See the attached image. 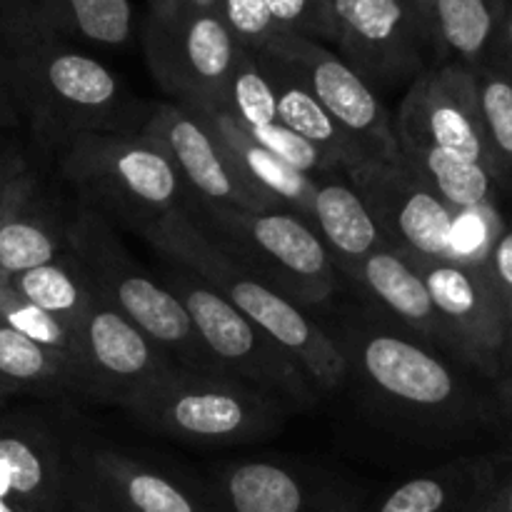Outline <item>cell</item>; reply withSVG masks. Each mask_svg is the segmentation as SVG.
<instances>
[{"instance_id": "obj_1", "label": "cell", "mask_w": 512, "mask_h": 512, "mask_svg": "<svg viewBox=\"0 0 512 512\" xmlns=\"http://www.w3.org/2000/svg\"><path fill=\"white\" fill-rule=\"evenodd\" d=\"M323 325L343 350L345 388L390 433L450 445L503 428L498 390H485V378L365 303L338 310Z\"/></svg>"}, {"instance_id": "obj_2", "label": "cell", "mask_w": 512, "mask_h": 512, "mask_svg": "<svg viewBox=\"0 0 512 512\" xmlns=\"http://www.w3.org/2000/svg\"><path fill=\"white\" fill-rule=\"evenodd\" d=\"M20 123L43 163L90 133H140L153 103L130 95L118 73L58 35L0 43Z\"/></svg>"}, {"instance_id": "obj_3", "label": "cell", "mask_w": 512, "mask_h": 512, "mask_svg": "<svg viewBox=\"0 0 512 512\" xmlns=\"http://www.w3.org/2000/svg\"><path fill=\"white\" fill-rule=\"evenodd\" d=\"M143 238L168 263L198 275L235 310L268 333L298 363L320 398L338 393L348 385L343 350L325 325L215 245L208 233L190 218L185 205L160 220Z\"/></svg>"}, {"instance_id": "obj_4", "label": "cell", "mask_w": 512, "mask_h": 512, "mask_svg": "<svg viewBox=\"0 0 512 512\" xmlns=\"http://www.w3.org/2000/svg\"><path fill=\"white\" fill-rule=\"evenodd\" d=\"M68 253L83 268L98 298L160 345L175 363L195 373L233 378L208 353L185 305L165 288L158 275L133 258L110 220L75 203Z\"/></svg>"}, {"instance_id": "obj_5", "label": "cell", "mask_w": 512, "mask_h": 512, "mask_svg": "<svg viewBox=\"0 0 512 512\" xmlns=\"http://www.w3.org/2000/svg\"><path fill=\"white\" fill-rule=\"evenodd\" d=\"M75 203L143 238L188 203V190L163 150L140 133H90L53 160Z\"/></svg>"}, {"instance_id": "obj_6", "label": "cell", "mask_w": 512, "mask_h": 512, "mask_svg": "<svg viewBox=\"0 0 512 512\" xmlns=\"http://www.w3.org/2000/svg\"><path fill=\"white\" fill-rule=\"evenodd\" d=\"M125 413L150 433L210 448L260 443L293 418L280 400L243 380L195 373L183 365L140 393Z\"/></svg>"}, {"instance_id": "obj_7", "label": "cell", "mask_w": 512, "mask_h": 512, "mask_svg": "<svg viewBox=\"0 0 512 512\" xmlns=\"http://www.w3.org/2000/svg\"><path fill=\"white\" fill-rule=\"evenodd\" d=\"M185 208L215 245L308 313L338 298L343 280L323 240L295 210L220 208L195 200Z\"/></svg>"}, {"instance_id": "obj_8", "label": "cell", "mask_w": 512, "mask_h": 512, "mask_svg": "<svg viewBox=\"0 0 512 512\" xmlns=\"http://www.w3.org/2000/svg\"><path fill=\"white\" fill-rule=\"evenodd\" d=\"M160 280L185 305L208 353L233 378L280 400L293 415L318 408V390L298 363L223 295L178 265L165 270Z\"/></svg>"}, {"instance_id": "obj_9", "label": "cell", "mask_w": 512, "mask_h": 512, "mask_svg": "<svg viewBox=\"0 0 512 512\" xmlns=\"http://www.w3.org/2000/svg\"><path fill=\"white\" fill-rule=\"evenodd\" d=\"M143 48L150 75L173 103L220 108L238 45L215 0L150 10Z\"/></svg>"}, {"instance_id": "obj_10", "label": "cell", "mask_w": 512, "mask_h": 512, "mask_svg": "<svg viewBox=\"0 0 512 512\" xmlns=\"http://www.w3.org/2000/svg\"><path fill=\"white\" fill-rule=\"evenodd\" d=\"M73 505L100 512H225L208 478L75 438L70 443Z\"/></svg>"}, {"instance_id": "obj_11", "label": "cell", "mask_w": 512, "mask_h": 512, "mask_svg": "<svg viewBox=\"0 0 512 512\" xmlns=\"http://www.w3.org/2000/svg\"><path fill=\"white\" fill-rule=\"evenodd\" d=\"M328 23L340 58L375 93L435 65L423 0H328Z\"/></svg>"}, {"instance_id": "obj_12", "label": "cell", "mask_w": 512, "mask_h": 512, "mask_svg": "<svg viewBox=\"0 0 512 512\" xmlns=\"http://www.w3.org/2000/svg\"><path fill=\"white\" fill-rule=\"evenodd\" d=\"M208 480L225 512H360L370 498L358 480L288 455L225 460Z\"/></svg>"}, {"instance_id": "obj_13", "label": "cell", "mask_w": 512, "mask_h": 512, "mask_svg": "<svg viewBox=\"0 0 512 512\" xmlns=\"http://www.w3.org/2000/svg\"><path fill=\"white\" fill-rule=\"evenodd\" d=\"M260 53L285 60L303 78L310 93L328 110L330 118L348 133L370 163H390L400 155L393 115L380 95L318 40L280 30Z\"/></svg>"}, {"instance_id": "obj_14", "label": "cell", "mask_w": 512, "mask_h": 512, "mask_svg": "<svg viewBox=\"0 0 512 512\" xmlns=\"http://www.w3.org/2000/svg\"><path fill=\"white\" fill-rule=\"evenodd\" d=\"M428 288L455 358L493 383L505 375V303L478 263L410 260Z\"/></svg>"}, {"instance_id": "obj_15", "label": "cell", "mask_w": 512, "mask_h": 512, "mask_svg": "<svg viewBox=\"0 0 512 512\" xmlns=\"http://www.w3.org/2000/svg\"><path fill=\"white\" fill-rule=\"evenodd\" d=\"M385 243L408 260H455V210L430 193L400 160L365 163L348 173Z\"/></svg>"}, {"instance_id": "obj_16", "label": "cell", "mask_w": 512, "mask_h": 512, "mask_svg": "<svg viewBox=\"0 0 512 512\" xmlns=\"http://www.w3.org/2000/svg\"><path fill=\"white\" fill-rule=\"evenodd\" d=\"M140 135L158 145L173 163L175 173L188 190V200L220 208H280L253 185L245 183L215 140L213 130L188 105L173 100L153 103Z\"/></svg>"}, {"instance_id": "obj_17", "label": "cell", "mask_w": 512, "mask_h": 512, "mask_svg": "<svg viewBox=\"0 0 512 512\" xmlns=\"http://www.w3.org/2000/svg\"><path fill=\"white\" fill-rule=\"evenodd\" d=\"M398 148L428 145L485 163L488 145L480 125L475 73L460 65H433L405 90L393 118Z\"/></svg>"}, {"instance_id": "obj_18", "label": "cell", "mask_w": 512, "mask_h": 512, "mask_svg": "<svg viewBox=\"0 0 512 512\" xmlns=\"http://www.w3.org/2000/svg\"><path fill=\"white\" fill-rule=\"evenodd\" d=\"M78 353L88 400L123 410L180 365L100 298L80 323Z\"/></svg>"}, {"instance_id": "obj_19", "label": "cell", "mask_w": 512, "mask_h": 512, "mask_svg": "<svg viewBox=\"0 0 512 512\" xmlns=\"http://www.w3.org/2000/svg\"><path fill=\"white\" fill-rule=\"evenodd\" d=\"M70 443L43 415H0V498L35 512H68Z\"/></svg>"}, {"instance_id": "obj_20", "label": "cell", "mask_w": 512, "mask_h": 512, "mask_svg": "<svg viewBox=\"0 0 512 512\" xmlns=\"http://www.w3.org/2000/svg\"><path fill=\"white\" fill-rule=\"evenodd\" d=\"M75 198L33 163L18 175L0 220V275H15L68 255Z\"/></svg>"}, {"instance_id": "obj_21", "label": "cell", "mask_w": 512, "mask_h": 512, "mask_svg": "<svg viewBox=\"0 0 512 512\" xmlns=\"http://www.w3.org/2000/svg\"><path fill=\"white\" fill-rule=\"evenodd\" d=\"M343 283L353 285L363 303L375 313H380L423 343L433 345L440 353L455 358L453 345H450L443 320L430 300L428 288L415 265L403 253L383 245V248L373 250L358 268L350 270Z\"/></svg>"}, {"instance_id": "obj_22", "label": "cell", "mask_w": 512, "mask_h": 512, "mask_svg": "<svg viewBox=\"0 0 512 512\" xmlns=\"http://www.w3.org/2000/svg\"><path fill=\"white\" fill-rule=\"evenodd\" d=\"M308 223L323 240L340 280L373 250L388 245L345 173L315 175Z\"/></svg>"}, {"instance_id": "obj_23", "label": "cell", "mask_w": 512, "mask_h": 512, "mask_svg": "<svg viewBox=\"0 0 512 512\" xmlns=\"http://www.w3.org/2000/svg\"><path fill=\"white\" fill-rule=\"evenodd\" d=\"M493 460L495 453L460 455L420 470L370 495L360 512H468L488 483Z\"/></svg>"}, {"instance_id": "obj_24", "label": "cell", "mask_w": 512, "mask_h": 512, "mask_svg": "<svg viewBox=\"0 0 512 512\" xmlns=\"http://www.w3.org/2000/svg\"><path fill=\"white\" fill-rule=\"evenodd\" d=\"M213 130L215 140L225 150L233 168L243 175L245 183L253 185L258 193L273 200L280 208L295 210L300 218L308 220L310 205H313V178L295 170L278 155L270 153L268 148L253 140V135L235 123L225 110L220 108H200V105H188Z\"/></svg>"}, {"instance_id": "obj_25", "label": "cell", "mask_w": 512, "mask_h": 512, "mask_svg": "<svg viewBox=\"0 0 512 512\" xmlns=\"http://www.w3.org/2000/svg\"><path fill=\"white\" fill-rule=\"evenodd\" d=\"M255 55H258L260 68H263L265 78H268L270 83V90H273L275 113H278V120L285 128H290L293 133H298L300 138L313 143L315 148H318L320 153L328 155L345 175L358 170L360 165L370 163V160H365V155L360 153L358 145L348 138V133L330 118L328 110L315 100V95L310 93L308 85L303 83V78H300L285 60L275 58V55L270 53Z\"/></svg>"}, {"instance_id": "obj_26", "label": "cell", "mask_w": 512, "mask_h": 512, "mask_svg": "<svg viewBox=\"0 0 512 512\" xmlns=\"http://www.w3.org/2000/svg\"><path fill=\"white\" fill-rule=\"evenodd\" d=\"M435 65L478 70L493 55L505 0H423Z\"/></svg>"}, {"instance_id": "obj_27", "label": "cell", "mask_w": 512, "mask_h": 512, "mask_svg": "<svg viewBox=\"0 0 512 512\" xmlns=\"http://www.w3.org/2000/svg\"><path fill=\"white\" fill-rule=\"evenodd\" d=\"M398 150L405 168L455 213L500 208L505 185L485 163L428 145H403Z\"/></svg>"}, {"instance_id": "obj_28", "label": "cell", "mask_w": 512, "mask_h": 512, "mask_svg": "<svg viewBox=\"0 0 512 512\" xmlns=\"http://www.w3.org/2000/svg\"><path fill=\"white\" fill-rule=\"evenodd\" d=\"M0 383L15 395H73L88 400V380L78 360L43 348L0 320Z\"/></svg>"}, {"instance_id": "obj_29", "label": "cell", "mask_w": 512, "mask_h": 512, "mask_svg": "<svg viewBox=\"0 0 512 512\" xmlns=\"http://www.w3.org/2000/svg\"><path fill=\"white\" fill-rule=\"evenodd\" d=\"M130 0H38V28L68 43L123 48L133 35Z\"/></svg>"}, {"instance_id": "obj_30", "label": "cell", "mask_w": 512, "mask_h": 512, "mask_svg": "<svg viewBox=\"0 0 512 512\" xmlns=\"http://www.w3.org/2000/svg\"><path fill=\"white\" fill-rule=\"evenodd\" d=\"M10 288L48 315L58 318L65 328L78 335L80 323L98 300V293L85 278L83 268L73 260V255H60L50 263L35 265L15 275H3Z\"/></svg>"}, {"instance_id": "obj_31", "label": "cell", "mask_w": 512, "mask_h": 512, "mask_svg": "<svg viewBox=\"0 0 512 512\" xmlns=\"http://www.w3.org/2000/svg\"><path fill=\"white\" fill-rule=\"evenodd\" d=\"M475 90L490 165L508 190L512 188V75L488 60L475 70Z\"/></svg>"}, {"instance_id": "obj_32", "label": "cell", "mask_w": 512, "mask_h": 512, "mask_svg": "<svg viewBox=\"0 0 512 512\" xmlns=\"http://www.w3.org/2000/svg\"><path fill=\"white\" fill-rule=\"evenodd\" d=\"M220 110H225L245 130H258L278 123L273 90H270L268 78L260 68L258 55L250 53V50H235Z\"/></svg>"}, {"instance_id": "obj_33", "label": "cell", "mask_w": 512, "mask_h": 512, "mask_svg": "<svg viewBox=\"0 0 512 512\" xmlns=\"http://www.w3.org/2000/svg\"><path fill=\"white\" fill-rule=\"evenodd\" d=\"M0 320L13 330H18L20 335L33 340V343L55 350L60 355H68V358L80 363L78 335L65 328L58 318H53L45 310H40L38 305L25 300L23 295L15 293L3 275H0Z\"/></svg>"}, {"instance_id": "obj_34", "label": "cell", "mask_w": 512, "mask_h": 512, "mask_svg": "<svg viewBox=\"0 0 512 512\" xmlns=\"http://www.w3.org/2000/svg\"><path fill=\"white\" fill-rule=\"evenodd\" d=\"M215 8L235 45L250 53H260L280 33L265 0H215Z\"/></svg>"}, {"instance_id": "obj_35", "label": "cell", "mask_w": 512, "mask_h": 512, "mask_svg": "<svg viewBox=\"0 0 512 512\" xmlns=\"http://www.w3.org/2000/svg\"><path fill=\"white\" fill-rule=\"evenodd\" d=\"M270 15L283 33L303 35L310 40H330L328 0H265Z\"/></svg>"}, {"instance_id": "obj_36", "label": "cell", "mask_w": 512, "mask_h": 512, "mask_svg": "<svg viewBox=\"0 0 512 512\" xmlns=\"http://www.w3.org/2000/svg\"><path fill=\"white\" fill-rule=\"evenodd\" d=\"M480 268L485 270L490 285L505 303L512 295V215L503 218Z\"/></svg>"}, {"instance_id": "obj_37", "label": "cell", "mask_w": 512, "mask_h": 512, "mask_svg": "<svg viewBox=\"0 0 512 512\" xmlns=\"http://www.w3.org/2000/svg\"><path fill=\"white\" fill-rule=\"evenodd\" d=\"M468 512H512V450L495 453L488 483Z\"/></svg>"}, {"instance_id": "obj_38", "label": "cell", "mask_w": 512, "mask_h": 512, "mask_svg": "<svg viewBox=\"0 0 512 512\" xmlns=\"http://www.w3.org/2000/svg\"><path fill=\"white\" fill-rule=\"evenodd\" d=\"M38 33V0H0V43Z\"/></svg>"}, {"instance_id": "obj_39", "label": "cell", "mask_w": 512, "mask_h": 512, "mask_svg": "<svg viewBox=\"0 0 512 512\" xmlns=\"http://www.w3.org/2000/svg\"><path fill=\"white\" fill-rule=\"evenodd\" d=\"M30 163H33V160H30L28 150L20 145V140L0 133V220H3L5 205H8L10 188H13L18 175L23 173Z\"/></svg>"}, {"instance_id": "obj_40", "label": "cell", "mask_w": 512, "mask_h": 512, "mask_svg": "<svg viewBox=\"0 0 512 512\" xmlns=\"http://www.w3.org/2000/svg\"><path fill=\"white\" fill-rule=\"evenodd\" d=\"M490 60L503 65V68L512 75V0H505L503 18H500L498 38H495V48Z\"/></svg>"}, {"instance_id": "obj_41", "label": "cell", "mask_w": 512, "mask_h": 512, "mask_svg": "<svg viewBox=\"0 0 512 512\" xmlns=\"http://www.w3.org/2000/svg\"><path fill=\"white\" fill-rule=\"evenodd\" d=\"M20 113L18 105H15L13 93H10V83L8 75H5V65H3V55H0V133L5 130L20 128Z\"/></svg>"}, {"instance_id": "obj_42", "label": "cell", "mask_w": 512, "mask_h": 512, "mask_svg": "<svg viewBox=\"0 0 512 512\" xmlns=\"http://www.w3.org/2000/svg\"><path fill=\"white\" fill-rule=\"evenodd\" d=\"M498 403H500V415H503V428L508 430L512 440V370L498 383Z\"/></svg>"}, {"instance_id": "obj_43", "label": "cell", "mask_w": 512, "mask_h": 512, "mask_svg": "<svg viewBox=\"0 0 512 512\" xmlns=\"http://www.w3.org/2000/svg\"><path fill=\"white\" fill-rule=\"evenodd\" d=\"M510 370H512V295L505 300V375H508Z\"/></svg>"}, {"instance_id": "obj_44", "label": "cell", "mask_w": 512, "mask_h": 512, "mask_svg": "<svg viewBox=\"0 0 512 512\" xmlns=\"http://www.w3.org/2000/svg\"><path fill=\"white\" fill-rule=\"evenodd\" d=\"M0 512H35V510L25 508V505H20V503H13V500L0 498Z\"/></svg>"}, {"instance_id": "obj_45", "label": "cell", "mask_w": 512, "mask_h": 512, "mask_svg": "<svg viewBox=\"0 0 512 512\" xmlns=\"http://www.w3.org/2000/svg\"><path fill=\"white\" fill-rule=\"evenodd\" d=\"M150 3V10H165V8H175V5H180L183 0H148Z\"/></svg>"}, {"instance_id": "obj_46", "label": "cell", "mask_w": 512, "mask_h": 512, "mask_svg": "<svg viewBox=\"0 0 512 512\" xmlns=\"http://www.w3.org/2000/svg\"><path fill=\"white\" fill-rule=\"evenodd\" d=\"M13 395H15V393H13V390L8 388V385H5V383H0V408H3V405L8 403V400L13 398Z\"/></svg>"}, {"instance_id": "obj_47", "label": "cell", "mask_w": 512, "mask_h": 512, "mask_svg": "<svg viewBox=\"0 0 512 512\" xmlns=\"http://www.w3.org/2000/svg\"><path fill=\"white\" fill-rule=\"evenodd\" d=\"M68 512H100V510H95V508H85V505H73V508H70Z\"/></svg>"}]
</instances>
